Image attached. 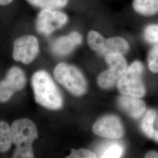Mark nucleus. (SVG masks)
I'll use <instances>...</instances> for the list:
<instances>
[{
	"mask_svg": "<svg viewBox=\"0 0 158 158\" xmlns=\"http://www.w3.org/2000/svg\"><path fill=\"white\" fill-rule=\"evenodd\" d=\"M32 86L36 102L44 107L57 110L62 107V97L49 74L40 70L34 73Z\"/></svg>",
	"mask_w": 158,
	"mask_h": 158,
	"instance_id": "obj_1",
	"label": "nucleus"
},
{
	"mask_svg": "<svg viewBox=\"0 0 158 158\" xmlns=\"http://www.w3.org/2000/svg\"><path fill=\"white\" fill-rule=\"evenodd\" d=\"M12 142L16 145L14 158H34L32 145L38 138V130L34 123L28 118L15 120L11 125Z\"/></svg>",
	"mask_w": 158,
	"mask_h": 158,
	"instance_id": "obj_2",
	"label": "nucleus"
},
{
	"mask_svg": "<svg viewBox=\"0 0 158 158\" xmlns=\"http://www.w3.org/2000/svg\"><path fill=\"white\" fill-rule=\"evenodd\" d=\"M143 66L141 63L135 61L128 68L117 81L119 91L125 96L141 98L146 90L142 76Z\"/></svg>",
	"mask_w": 158,
	"mask_h": 158,
	"instance_id": "obj_3",
	"label": "nucleus"
},
{
	"mask_svg": "<svg viewBox=\"0 0 158 158\" xmlns=\"http://www.w3.org/2000/svg\"><path fill=\"white\" fill-rule=\"evenodd\" d=\"M55 78L75 96H81L87 90V83L77 68L65 63H59L54 69Z\"/></svg>",
	"mask_w": 158,
	"mask_h": 158,
	"instance_id": "obj_4",
	"label": "nucleus"
},
{
	"mask_svg": "<svg viewBox=\"0 0 158 158\" xmlns=\"http://www.w3.org/2000/svg\"><path fill=\"white\" fill-rule=\"evenodd\" d=\"M105 60L110 69L100 74L98 78L99 85L105 89L111 88L127 69V64L123 55L117 53H108Z\"/></svg>",
	"mask_w": 158,
	"mask_h": 158,
	"instance_id": "obj_5",
	"label": "nucleus"
},
{
	"mask_svg": "<svg viewBox=\"0 0 158 158\" xmlns=\"http://www.w3.org/2000/svg\"><path fill=\"white\" fill-rule=\"evenodd\" d=\"M68 19L67 15L62 12L53 9H44L38 16L36 29L40 33L48 35L62 27Z\"/></svg>",
	"mask_w": 158,
	"mask_h": 158,
	"instance_id": "obj_6",
	"label": "nucleus"
},
{
	"mask_svg": "<svg viewBox=\"0 0 158 158\" xmlns=\"http://www.w3.org/2000/svg\"><path fill=\"white\" fill-rule=\"evenodd\" d=\"M38 52L39 44L35 36H23L14 42L13 57L16 61L29 64L34 60Z\"/></svg>",
	"mask_w": 158,
	"mask_h": 158,
	"instance_id": "obj_7",
	"label": "nucleus"
},
{
	"mask_svg": "<svg viewBox=\"0 0 158 158\" xmlns=\"http://www.w3.org/2000/svg\"><path fill=\"white\" fill-rule=\"evenodd\" d=\"M26 82L25 75L21 69L11 68L0 83V102H7L15 92L23 89Z\"/></svg>",
	"mask_w": 158,
	"mask_h": 158,
	"instance_id": "obj_8",
	"label": "nucleus"
},
{
	"mask_svg": "<svg viewBox=\"0 0 158 158\" xmlns=\"http://www.w3.org/2000/svg\"><path fill=\"white\" fill-rule=\"evenodd\" d=\"M97 135L110 139H118L124 135V128L118 118L107 115L98 119L93 127Z\"/></svg>",
	"mask_w": 158,
	"mask_h": 158,
	"instance_id": "obj_9",
	"label": "nucleus"
},
{
	"mask_svg": "<svg viewBox=\"0 0 158 158\" xmlns=\"http://www.w3.org/2000/svg\"><path fill=\"white\" fill-rule=\"evenodd\" d=\"M81 41V35L77 32H73L68 36L56 40L52 45V51L57 55H66L73 51L76 46L80 45Z\"/></svg>",
	"mask_w": 158,
	"mask_h": 158,
	"instance_id": "obj_10",
	"label": "nucleus"
},
{
	"mask_svg": "<svg viewBox=\"0 0 158 158\" xmlns=\"http://www.w3.org/2000/svg\"><path fill=\"white\" fill-rule=\"evenodd\" d=\"M118 104L120 107L134 118H139L147 108L145 102L139 98L131 96L125 95L120 97Z\"/></svg>",
	"mask_w": 158,
	"mask_h": 158,
	"instance_id": "obj_11",
	"label": "nucleus"
},
{
	"mask_svg": "<svg viewBox=\"0 0 158 158\" xmlns=\"http://www.w3.org/2000/svg\"><path fill=\"white\" fill-rule=\"evenodd\" d=\"M128 43L121 37H113L105 41L104 45L100 51L99 55L103 56L110 53H117L121 55L126 54L129 50Z\"/></svg>",
	"mask_w": 158,
	"mask_h": 158,
	"instance_id": "obj_12",
	"label": "nucleus"
},
{
	"mask_svg": "<svg viewBox=\"0 0 158 158\" xmlns=\"http://www.w3.org/2000/svg\"><path fill=\"white\" fill-rule=\"evenodd\" d=\"M135 11L143 16H152L158 12V0H134Z\"/></svg>",
	"mask_w": 158,
	"mask_h": 158,
	"instance_id": "obj_13",
	"label": "nucleus"
},
{
	"mask_svg": "<svg viewBox=\"0 0 158 158\" xmlns=\"http://www.w3.org/2000/svg\"><path fill=\"white\" fill-rule=\"evenodd\" d=\"M12 142L11 128L4 121H0V152H6Z\"/></svg>",
	"mask_w": 158,
	"mask_h": 158,
	"instance_id": "obj_14",
	"label": "nucleus"
},
{
	"mask_svg": "<svg viewBox=\"0 0 158 158\" xmlns=\"http://www.w3.org/2000/svg\"><path fill=\"white\" fill-rule=\"evenodd\" d=\"M32 5L44 9L60 8L67 5L68 0H28Z\"/></svg>",
	"mask_w": 158,
	"mask_h": 158,
	"instance_id": "obj_15",
	"label": "nucleus"
},
{
	"mask_svg": "<svg viewBox=\"0 0 158 158\" xmlns=\"http://www.w3.org/2000/svg\"><path fill=\"white\" fill-rule=\"evenodd\" d=\"M156 117V113L152 110H148L144 116L141 123V128L146 135L152 138L154 131L153 123Z\"/></svg>",
	"mask_w": 158,
	"mask_h": 158,
	"instance_id": "obj_16",
	"label": "nucleus"
},
{
	"mask_svg": "<svg viewBox=\"0 0 158 158\" xmlns=\"http://www.w3.org/2000/svg\"><path fill=\"white\" fill-rule=\"evenodd\" d=\"M87 41L91 49L98 52L103 47L106 40L100 33L92 31L88 34Z\"/></svg>",
	"mask_w": 158,
	"mask_h": 158,
	"instance_id": "obj_17",
	"label": "nucleus"
},
{
	"mask_svg": "<svg viewBox=\"0 0 158 158\" xmlns=\"http://www.w3.org/2000/svg\"><path fill=\"white\" fill-rule=\"evenodd\" d=\"M123 153V147L117 143L108 145L102 151L100 157L104 158H120Z\"/></svg>",
	"mask_w": 158,
	"mask_h": 158,
	"instance_id": "obj_18",
	"label": "nucleus"
},
{
	"mask_svg": "<svg viewBox=\"0 0 158 158\" xmlns=\"http://www.w3.org/2000/svg\"><path fill=\"white\" fill-rule=\"evenodd\" d=\"M148 62L149 70L154 73H158V44L154 46L149 52Z\"/></svg>",
	"mask_w": 158,
	"mask_h": 158,
	"instance_id": "obj_19",
	"label": "nucleus"
},
{
	"mask_svg": "<svg viewBox=\"0 0 158 158\" xmlns=\"http://www.w3.org/2000/svg\"><path fill=\"white\" fill-rule=\"evenodd\" d=\"M144 37L148 42L158 44V24L148 26L144 31Z\"/></svg>",
	"mask_w": 158,
	"mask_h": 158,
	"instance_id": "obj_20",
	"label": "nucleus"
},
{
	"mask_svg": "<svg viewBox=\"0 0 158 158\" xmlns=\"http://www.w3.org/2000/svg\"><path fill=\"white\" fill-rule=\"evenodd\" d=\"M94 153L85 149H80L77 150L72 149L71 153L68 156V158H96Z\"/></svg>",
	"mask_w": 158,
	"mask_h": 158,
	"instance_id": "obj_21",
	"label": "nucleus"
},
{
	"mask_svg": "<svg viewBox=\"0 0 158 158\" xmlns=\"http://www.w3.org/2000/svg\"><path fill=\"white\" fill-rule=\"evenodd\" d=\"M145 157L147 158H158V153L156 151H149L145 155Z\"/></svg>",
	"mask_w": 158,
	"mask_h": 158,
	"instance_id": "obj_22",
	"label": "nucleus"
},
{
	"mask_svg": "<svg viewBox=\"0 0 158 158\" xmlns=\"http://www.w3.org/2000/svg\"><path fill=\"white\" fill-rule=\"evenodd\" d=\"M153 140H155V141L158 142V131L157 130H154L152 136Z\"/></svg>",
	"mask_w": 158,
	"mask_h": 158,
	"instance_id": "obj_23",
	"label": "nucleus"
},
{
	"mask_svg": "<svg viewBox=\"0 0 158 158\" xmlns=\"http://www.w3.org/2000/svg\"><path fill=\"white\" fill-rule=\"evenodd\" d=\"M12 0H0V6H4L7 5L11 3Z\"/></svg>",
	"mask_w": 158,
	"mask_h": 158,
	"instance_id": "obj_24",
	"label": "nucleus"
}]
</instances>
